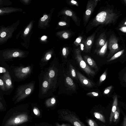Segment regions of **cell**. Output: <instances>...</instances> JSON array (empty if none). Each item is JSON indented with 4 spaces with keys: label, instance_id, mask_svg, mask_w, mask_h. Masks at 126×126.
Here are the masks:
<instances>
[{
    "label": "cell",
    "instance_id": "30",
    "mask_svg": "<svg viewBox=\"0 0 126 126\" xmlns=\"http://www.w3.org/2000/svg\"><path fill=\"white\" fill-rule=\"evenodd\" d=\"M56 126H70L69 125L67 124H62L61 125H60L58 123H56Z\"/></svg>",
    "mask_w": 126,
    "mask_h": 126
},
{
    "label": "cell",
    "instance_id": "33",
    "mask_svg": "<svg viewBox=\"0 0 126 126\" xmlns=\"http://www.w3.org/2000/svg\"><path fill=\"white\" fill-rule=\"evenodd\" d=\"M105 43V41L103 39H101L100 40L99 42V44L100 45L102 46L104 45Z\"/></svg>",
    "mask_w": 126,
    "mask_h": 126
},
{
    "label": "cell",
    "instance_id": "14",
    "mask_svg": "<svg viewBox=\"0 0 126 126\" xmlns=\"http://www.w3.org/2000/svg\"><path fill=\"white\" fill-rule=\"evenodd\" d=\"M107 71H106L101 76L99 79V84H100L105 80L107 75Z\"/></svg>",
    "mask_w": 126,
    "mask_h": 126
},
{
    "label": "cell",
    "instance_id": "15",
    "mask_svg": "<svg viewBox=\"0 0 126 126\" xmlns=\"http://www.w3.org/2000/svg\"><path fill=\"white\" fill-rule=\"evenodd\" d=\"M25 87L24 86L25 93L23 97V99L25 98L27 95L30 94L31 93V89L29 88H28L25 89Z\"/></svg>",
    "mask_w": 126,
    "mask_h": 126
},
{
    "label": "cell",
    "instance_id": "12",
    "mask_svg": "<svg viewBox=\"0 0 126 126\" xmlns=\"http://www.w3.org/2000/svg\"><path fill=\"white\" fill-rule=\"evenodd\" d=\"M94 114L95 117L96 118L99 119L102 121L104 122L103 117L101 114L98 113L96 112H94Z\"/></svg>",
    "mask_w": 126,
    "mask_h": 126
},
{
    "label": "cell",
    "instance_id": "13",
    "mask_svg": "<svg viewBox=\"0 0 126 126\" xmlns=\"http://www.w3.org/2000/svg\"><path fill=\"white\" fill-rule=\"evenodd\" d=\"M12 10V9H10V8L9 9L8 8L0 9V14L11 12L12 10Z\"/></svg>",
    "mask_w": 126,
    "mask_h": 126
},
{
    "label": "cell",
    "instance_id": "22",
    "mask_svg": "<svg viewBox=\"0 0 126 126\" xmlns=\"http://www.w3.org/2000/svg\"><path fill=\"white\" fill-rule=\"evenodd\" d=\"M87 94L88 95H91L94 96H97L98 95V93L95 92H90Z\"/></svg>",
    "mask_w": 126,
    "mask_h": 126
},
{
    "label": "cell",
    "instance_id": "28",
    "mask_svg": "<svg viewBox=\"0 0 126 126\" xmlns=\"http://www.w3.org/2000/svg\"><path fill=\"white\" fill-rule=\"evenodd\" d=\"M62 35L63 37L65 39L68 38V34L67 32H65L63 33Z\"/></svg>",
    "mask_w": 126,
    "mask_h": 126
},
{
    "label": "cell",
    "instance_id": "7",
    "mask_svg": "<svg viewBox=\"0 0 126 126\" xmlns=\"http://www.w3.org/2000/svg\"><path fill=\"white\" fill-rule=\"evenodd\" d=\"M85 62L87 63L91 67L94 68L96 71L98 70V68L95 62L90 57L85 56L84 58Z\"/></svg>",
    "mask_w": 126,
    "mask_h": 126
},
{
    "label": "cell",
    "instance_id": "26",
    "mask_svg": "<svg viewBox=\"0 0 126 126\" xmlns=\"http://www.w3.org/2000/svg\"><path fill=\"white\" fill-rule=\"evenodd\" d=\"M48 83L47 81H45L43 83V86L45 88L47 87L48 85Z\"/></svg>",
    "mask_w": 126,
    "mask_h": 126
},
{
    "label": "cell",
    "instance_id": "25",
    "mask_svg": "<svg viewBox=\"0 0 126 126\" xmlns=\"http://www.w3.org/2000/svg\"><path fill=\"white\" fill-rule=\"evenodd\" d=\"M119 116V112L117 111L114 112V118L116 119H118Z\"/></svg>",
    "mask_w": 126,
    "mask_h": 126
},
{
    "label": "cell",
    "instance_id": "17",
    "mask_svg": "<svg viewBox=\"0 0 126 126\" xmlns=\"http://www.w3.org/2000/svg\"><path fill=\"white\" fill-rule=\"evenodd\" d=\"M66 82L69 85L72 86L74 84V83L72 79L69 77H67L66 79Z\"/></svg>",
    "mask_w": 126,
    "mask_h": 126
},
{
    "label": "cell",
    "instance_id": "5",
    "mask_svg": "<svg viewBox=\"0 0 126 126\" xmlns=\"http://www.w3.org/2000/svg\"><path fill=\"white\" fill-rule=\"evenodd\" d=\"M77 75L80 81L83 85L86 87L91 88L94 86V83L79 72H77Z\"/></svg>",
    "mask_w": 126,
    "mask_h": 126
},
{
    "label": "cell",
    "instance_id": "42",
    "mask_svg": "<svg viewBox=\"0 0 126 126\" xmlns=\"http://www.w3.org/2000/svg\"><path fill=\"white\" fill-rule=\"evenodd\" d=\"M51 54H48L46 58L47 60H49L51 58Z\"/></svg>",
    "mask_w": 126,
    "mask_h": 126
},
{
    "label": "cell",
    "instance_id": "37",
    "mask_svg": "<svg viewBox=\"0 0 126 126\" xmlns=\"http://www.w3.org/2000/svg\"><path fill=\"white\" fill-rule=\"evenodd\" d=\"M29 29L28 28H26L24 31V33L25 34H27L29 32Z\"/></svg>",
    "mask_w": 126,
    "mask_h": 126
},
{
    "label": "cell",
    "instance_id": "11",
    "mask_svg": "<svg viewBox=\"0 0 126 126\" xmlns=\"http://www.w3.org/2000/svg\"><path fill=\"white\" fill-rule=\"evenodd\" d=\"M107 45V42H106L99 51V53L100 55H103L104 54L106 50Z\"/></svg>",
    "mask_w": 126,
    "mask_h": 126
},
{
    "label": "cell",
    "instance_id": "9",
    "mask_svg": "<svg viewBox=\"0 0 126 126\" xmlns=\"http://www.w3.org/2000/svg\"><path fill=\"white\" fill-rule=\"evenodd\" d=\"M114 98L113 103L112 110V113L111 114L110 117V121H111L112 118L113 117V114L116 110V107L117 105L118 100L117 95H115V96L114 97Z\"/></svg>",
    "mask_w": 126,
    "mask_h": 126
},
{
    "label": "cell",
    "instance_id": "6",
    "mask_svg": "<svg viewBox=\"0 0 126 126\" xmlns=\"http://www.w3.org/2000/svg\"><path fill=\"white\" fill-rule=\"evenodd\" d=\"M4 59L6 60H10L12 59L21 56V53L19 51H8L4 52L2 55Z\"/></svg>",
    "mask_w": 126,
    "mask_h": 126
},
{
    "label": "cell",
    "instance_id": "32",
    "mask_svg": "<svg viewBox=\"0 0 126 126\" xmlns=\"http://www.w3.org/2000/svg\"><path fill=\"white\" fill-rule=\"evenodd\" d=\"M89 124L90 126H94V124L93 121L90 120L89 121Z\"/></svg>",
    "mask_w": 126,
    "mask_h": 126
},
{
    "label": "cell",
    "instance_id": "46",
    "mask_svg": "<svg viewBox=\"0 0 126 126\" xmlns=\"http://www.w3.org/2000/svg\"><path fill=\"white\" fill-rule=\"evenodd\" d=\"M71 2L72 3H74V4H76L77 3L76 1L73 0H71Z\"/></svg>",
    "mask_w": 126,
    "mask_h": 126
},
{
    "label": "cell",
    "instance_id": "8",
    "mask_svg": "<svg viewBox=\"0 0 126 126\" xmlns=\"http://www.w3.org/2000/svg\"><path fill=\"white\" fill-rule=\"evenodd\" d=\"M107 16V13L103 11L99 13L96 16V19L98 22H102L105 20Z\"/></svg>",
    "mask_w": 126,
    "mask_h": 126
},
{
    "label": "cell",
    "instance_id": "23",
    "mask_svg": "<svg viewBox=\"0 0 126 126\" xmlns=\"http://www.w3.org/2000/svg\"><path fill=\"white\" fill-rule=\"evenodd\" d=\"M71 73L72 76L74 78L76 77V74L75 71L74 69L73 68H72L71 70Z\"/></svg>",
    "mask_w": 126,
    "mask_h": 126
},
{
    "label": "cell",
    "instance_id": "41",
    "mask_svg": "<svg viewBox=\"0 0 126 126\" xmlns=\"http://www.w3.org/2000/svg\"><path fill=\"white\" fill-rule=\"evenodd\" d=\"M92 43V41L90 40H89L87 42V44L88 46L90 45Z\"/></svg>",
    "mask_w": 126,
    "mask_h": 126
},
{
    "label": "cell",
    "instance_id": "38",
    "mask_svg": "<svg viewBox=\"0 0 126 126\" xmlns=\"http://www.w3.org/2000/svg\"><path fill=\"white\" fill-rule=\"evenodd\" d=\"M120 30L123 32H126V27H123L120 29Z\"/></svg>",
    "mask_w": 126,
    "mask_h": 126
},
{
    "label": "cell",
    "instance_id": "39",
    "mask_svg": "<svg viewBox=\"0 0 126 126\" xmlns=\"http://www.w3.org/2000/svg\"><path fill=\"white\" fill-rule=\"evenodd\" d=\"M62 53L63 56H65L66 53V49L65 48H64L62 50Z\"/></svg>",
    "mask_w": 126,
    "mask_h": 126
},
{
    "label": "cell",
    "instance_id": "31",
    "mask_svg": "<svg viewBox=\"0 0 126 126\" xmlns=\"http://www.w3.org/2000/svg\"><path fill=\"white\" fill-rule=\"evenodd\" d=\"M6 32H3L1 33L0 36L2 38H3L6 36Z\"/></svg>",
    "mask_w": 126,
    "mask_h": 126
},
{
    "label": "cell",
    "instance_id": "21",
    "mask_svg": "<svg viewBox=\"0 0 126 126\" xmlns=\"http://www.w3.org/2000/svg\"><path fill=\"white\" fill-rule=\"evenodd\" d=\"M55 72L53 70H50L49 73V75L50 78H53L55 75Z\"/></svg>",
    "mask_w": 126,
    "mask_h": 126
},
{
    "label": "cell",
    "instance_id": "40",
    "mask_svg": "<svg viewBox=\"0 0 126 126\" xmlns=\"http://www.w3.org/2000/svg\"><path fill=\"white\" fill-rule=\"evenodd\" d=\"M4 109V107L0 101V110H2Z\"/></svg>",
    "mask_w": 126,
    "mask_h": 126
},
{
    "label": "cell",
    "instance_id": "35",
    "mask_svg": "<svg viewBox=\"0 0 126 126\" xmlns=\"http://www.w3.org/2000/svg\"><path fill=\"white\" fill-rule=\"evenodd\" d=\"M6 2H4V0H0V7L3 6V5H5L6 4H4V3Z\"/></svg>",
    "mask_w": 126,
    "mask_h": 126
},
{
    "label": "cell",
    "instance_id": "18",
    "mask_svg": "<svg viewBox=\"0 0 126 126\" xmlns=\"http://www.w3.org/2000/svg\"><path fill=\"white\" fill-rule=\"evenodd\" d=\"M34 113L36 116H39L40 115V112L38 109L36 107H34L33 109Z\"/></svg>",
    "mask_w": 126,
    "mask_h": 126
},
{
    "label": "cell",
    "instance_id": "24",
    "mask_svg": "<svg viewBox=\"0 0 126 126\" xmlns=\"http://www.w3.org/2000/svg\"><path fill=\"white\" fill-rule=\"evenodd\" d=\"M65 14L69 16H71L72 15V12L69 10H66L65 12Z\"/></svg>",
    "mask_w": 126,
    "mask_h": 126
},
{
    "label": "cell",
    "instance_id": "34",
    "mask_svg": "<svg viewBox=\"0 0 126 126\" xmlns=\"http://www.w3.org/2000/svg\"><path fill=\"white\" fill-rule=\"evenodd\" d=\"M58 24L60 26H63L65 25L66 23L64 21H61Z\"/></svg>",
    "mask_w": 126,
    "mask_h": 126
},
{
    "label": "cell",
    "instance_id": "45",
    "mask_svg": "<svg viewBox=\"0 0 126 126\" xmlns=\"http://www.w3.org/2000/svg\"><path fill=\"white\" fill-rule=\"evenodd\" d=\"M80 47L81 48V50H83L84 45L83 44H81L80 45Z\"/></svg>",
    "mask_w": 126,
    "mask_h": 126
},
{
    "label": "cell",
    "instance_id": "47",
    "mask_svg": "<svg viewBox=\"0 0 126 126\" xmlns=\"http://www.w3.org/2000/svg\"><path fill=\"white\" fill-rule=\"evenodd\" d=\"M2 98L1 97L0 95V100H2Z\"/></svg>",
    "mask_w": 126,
    "mask_h": 126
},
{
    "label": "cell",
    "instance_id": "16",
    "mask_svg": "<svg viewBox=\"0 0 126 126\" xmlns=\"http://www.w3.org/2000/svg\"><path fill=\"white\" fill-rule=\"evenodd\" d=\"M0 88L3 91H5L4 83L1 78H0Z\"/></svg>",
    "mask_w": 126,
    "mask_h": 126
},
{
    "label": "cell",
    "instance_id": "2",
    "mask_svg": "<svg viewBox=\"0 0 126 126\" xmlns=\"http://www.w3.org/2000/svg\"><path fill=\"white\" fill-rule=\"evenodd\" d=\"M77 59L80 67L89 76H94L95 75V71L92 70L82 59L80 53H78Z\"/></svg>",
    "mask_w": 126,
    "mask_h": 126
},
{
    "label": "cell",
    "instance_id": "29",
    "mask_svg": "<svg viewBox=\"0 0 126 126\" xmlns=\"http://www.w3.org/2000/svg\"><path fill=\"white\" fill-rule=\"evenodd\" d=\"M118 44L117 43L114 44L112 45V48L113 49H116L118 48Z\"/></svg>",
    "mask_w": 126,
    "mask_h": 126
},
{
    "label": "cell",
    "instance_id": "36",
    "mask_svg": "<svg viewBox=\"0 0 126 126\" xmlns=\"http://www.w3.org/2000/svg\"><path fill=\"white\" fill-rule=\"evenodd\" d=\"M86 14L87 15H89L91 14V11L89 10H87L85 12Z\"/></svg>",
    "mask_w": 126,
    "mask_h": 126
},
{
    "label": "cell",
    "instance_id": "44",
    "mask_svg": "<svg viewBox=\"0 0 126 126\" xmlns=\"http://www.w3.org/2000/svg\"><path fill=\"white\" fill-rule=\"evenodd\" d=\"M76 41L77 43H79L81 42V40L79 38H78L77 39Z\"/></svg>",
    "mask_w": 126,
    "mask_h": 126
},
{
    "label": "cell",
    "instance_id": "4",
    "mask_svg": "<svg viewBox=\"0 0 126 126\" xmlns=\"http://www.w3.org/2000/svg\"><path fill=\"white\" fill-rule=\"evenodd\" d=\"M1 78L4 82L5 91L13 88V85L11 77L8 70L6 73L3 74Z\"/></svg>",
    "mask_w": 126,
    "mask_h": 126
},
{
    "label": "cell",
    "instance_id": "19",
    "mask_svg": "<svg viewBox=\"0 0 126 126\" xmlns=\"http://www.w3.org/2000/svg\"><path fill=\"white\" fill-rule=\"evenodd\" d=\"M7 70H6L4 67L0 66V74L2 73H6Z\"/></svg>",
    "mask_w": 126,
    "mask_h": 126
},
{
    "label": "cell",
    "instance_id": "43",
    "mask_svg": "<svg viewBox=\"0 0 126 126\" xmlns=\"http://www.w3.org/2000/svg\"><path fill=\"white\" fill-rule=\"evenodd\" d=\"M47 38V36L45 35L43 36L41 38V39L42 40H44Z\"/></svg>",
    "mask_w": 126,
    "mask_h": 126
},
{
    "label": "cell",
    "instance_id": "27",
    "mask_svg": "<svg viewBox=\"0 0 126 126\" xmlns=\"http://www.w3.org/2000/svg\"><path fill=\"white\" fill-rule=\"evenodd\" d=\"M48 17V16L47 15H45L43 17L41 18V21H44Z\"/></svg>",
    "mask_w": 126,
    "mask_h": 126
},
{
    "label": "cell",
    "instance_id": "10",
    "mask_svg": "<svg viewBox=\"0 0 126 126\" xmlns=\"http://www.w3.org/2000/svg\"><path fill=\"white\" fill-rule=\"evenodd\" d=\"M124 50H123L117 52L110 59L108 60L107 61L108 62H109L117 58L122 54L124 51Z\"/></svg>",
    "mask_w": 126,
    "mask_h": 126
},
{
    "label": "cell",
    "instance_id": "3",
    "mask_svg": "<svg viewBox=\"0 0 126 126\" xmlns=\"http://www.w3.org/2000/svg\"><path fill=\"white\" fill-rule=\"evenodd\" d=\"M29 67H16L13 70L15 77L18 79H23L29 73L30 71Z\"/></svg>",
    "mask_w": 126,
    "mask_h": 126
},
{
    "label": "cell",
    "instance_id": "20",
    "mask_svg": "<svg viewBox=\"0 0 126 126\" xmlns=\"http://www.w3.org/2000/svg\"><path fill=\"white\" fill-rule=\"evenodd\" d=\"M112 86H110L105 89L104 91V93L105 94H108L110 91V90L112 88Z\"/></svg>",
    "mask_w": 126,
    "mask_h": 126
},
{
    "label": "cell",
    "instance_id": "48",
    "mask_svg": "<svg viewBox=\"0 0 126 126\" xmlns=\"http://www.w3.org/2000/svg\"><path fill=\"white\" fill-rule=\"evenodd\" d=\"M125 25H126V22H125Z\"/></svg>",
    "mask_w": 126,
    "mask_h": 126
},
{
    "label": "cell",
    "instance_id": "1",
    "mask_svg": "<svg viewBox=\"0 0 126 126\" xmlns=\"http://www.w3.org/2000/svg\"><path fill=\"white\" fill-rule=\"evenodd\" d=\"M28 121V116L23 113L11 117L6 122L4 126H15L26 122Z\"/></svg>",
    "mask_w": 126,
    "mask_h": 126
}]
</instances>
